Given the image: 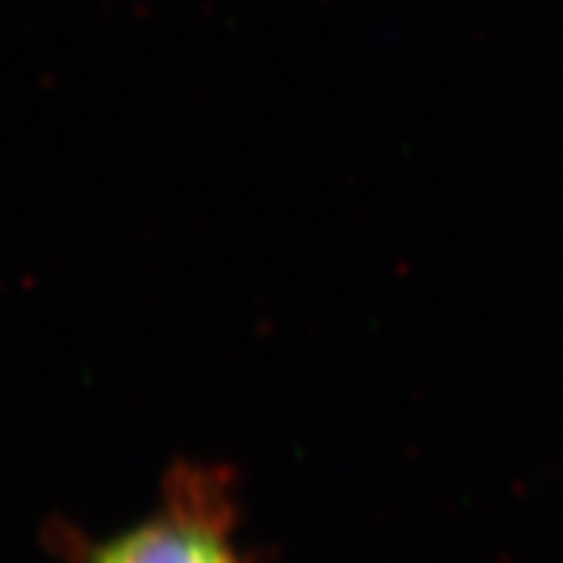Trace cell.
Instances as JSON below:
<instances>
[{
	"label": "cell",
	"instance_id": "obj_1",
	"mask_svg": "<svg viewBox=\"0 0 563 563\" xmlns=\"http://www.w3.org/2000/svg\"><path fill=\"white\" fill-rule=\"evenodd\" d=\"M84 563H245L224 477L181 468L147 518L89 549Z\"/></svg>",
	"mask_w": 563,
	"mask_h": 563
}]
</instances>
